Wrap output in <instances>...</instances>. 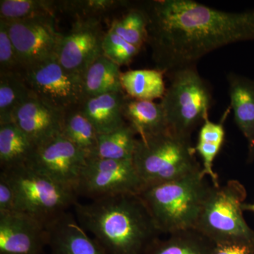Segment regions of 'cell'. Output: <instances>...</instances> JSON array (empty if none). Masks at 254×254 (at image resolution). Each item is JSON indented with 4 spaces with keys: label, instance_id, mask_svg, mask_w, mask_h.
<instances>
[{
    "label": "cell",
    "instance_id": "obj_32",
    "mask_svg": "<svg viewBox=\"0 0 254 254\" xmlns=\"http://www.w3.org/2000/svg\"><path fill=\"white\" fill-rule=\"evenodd\" d=\"M16 211L15 191L11 181L4 171L0 174V212Z\"/></svg>",
    "mask_w": 254,
    "mask_h": 254
},
{
    "label": "cell",
    "instance_id": "obj_21",
    "mask_svg": "<svg viewBox=\"0 0 254 254\" xmlns=\"http://www.w3.org/2000/svg\"><path fill=\"white\" fill-rule=\"evenodd\" d=\"M227 113L225 114L220 123H213L209 118L202 124L198 141L195 147V152L198 153L203 162L201 174L203 177H210L214 187L220 186L218 174L213 170V164L225 138V130L224 127Z\"/></svg>",
    "mask_w": 254,
    "mask_h": 254
},
{
    "label": "cell",
    "instance_id": "obj_2",
    "mask_svg": "<svg viewBox=\"0 0 254 254\" xmlns=\"http://www.w3.org/2000/svg\"><path fill=\"white\" fill-rule=\"evenodd\" d=\"M76 218L108 254H145L161 232L139 194L76 202Z\"/></svg>",
    "mask_w": 254,
    "mask_h": 254
},
{
    "label": "cell",
    "instance_id": "obj_20",
    "mask_svg": "<svg viewBox=\"0 0 254 254\" xmlns=\"http://www.w3.org/2000/svg\"><path fill=\"white\" fill-rule=\"evenodd\" d=\"M121 74L120 66L101 55L83 74L85 100L106 93L123 92Z\"/></svg>",
    "mask_w": 254,
    "mask_h": 254
},
{
    "label": "cell",
    "instance_id": "obj_10",
    "mask_svg": "<svg viewBox=\"0 0 254 254\" xmlns=\"http://www.w3.org/2000/svg\"><path fill=\"white\" fill-rule=\"evenodd\" d=\"M88 158L86 153L60 133L36 145L27 165L75 192Z\"/></svg>",
    "mask_w": 254,
    "mask_h": 254
},
{
    "label": "cell",
    "instance_id": "obj_33",
    "mask_svg": "<svg viewBox=\"0 0 254 254\" xmlns=\"http://www.w3.org/2000/svg\"><path fill=\"white\" fill-rule=\"evenodd\" d=\"M211 254H254V247L245 244H218Z\"/></svg>",
    "mask_w": 254,
    "mask_h": 254
},
{
    "label": "cell",
    "instance_id": "obj_9",
    "mask_svg": "<svg viewBox=\"0 0 254 254\" xmlns=\"http://www.w3.org/2000/svg\"><path fill=\"white\" fill-rule=\"evenodd\" d=\"M145 185L133 162L88 157L76 192L91 200L121 194H140Z\"/></svg>",
    "mask_w": 254,
    "mask_h": 254
},
{
    "label": "cell",
    "instance_id": "obj_4",
    "mask_svg": "<svg viewBox=\"0 0 254 254\" xmlns=\"http://www.w3.org/2000/svg\"><path fill=\"white\" fill-rule=\"evenodd\" d=\"M190 139L168 130L144 138H138L133 165L145 187L174 181L201 170Z\"/></svg>",
    "mask_w": 254,
    "mask_h": 254
},
{
    "label": "cell",
    "instance_id": "obj_29",
    "mask_svg": "<svg viewBox=\"0 0 254 254\" xmlns=\"http://www.w3.org/2000/svg\"><path fill=\"white\" fill-rule=\"evenodd\" d=\"M128 4L127 1L118 0H80L57 3L58 9L63 10L76 20H98L110 11Z\"/></svg>",
    "mask_w": 254,
    "mask_h": 254
},
{
    "label": "cell",
    "instance_id": "obj_5",
    "mask_svg": "<svg viewBox=\"0 0 254 254\" xmlns=\"http://www.w3.org/2000/svg\"><path fill=\"white\" fill-rule=\"evenodd\" d=\"M167 76L170 86L160 104L168 130L177 136L190 139L192 133L208 118L213 104L212 90L200 76L195 65L178 68Z\"/></svg>",
    "mask_w": 254,
    "mask_h": 254
},
{
    "label": "cell",
    "instance_id": "obj_17",
    "mask_svg": "<svg viewBox=\"0 0 254 254\" xmlns=\"http://www.w3.org/2000/svg\"><path fill=\"white\" fill-rule=\"evenodd\" d=\"M127 97L123 91L87 98L79 110L93 124L98 134L110 133L127 124L123 113Z\"/></svg>",
    "mask_w": 254,
    "mask_h": 254
},
{
    "label": "cell",
    "instance_id": "obj_22",
    "mask_svg": "<svg viewBox=\"0 0 254 254\" xmlns=\"http://www.w3.org/2000/svg\"><path fill=\"white\" fill-rule=\"evenodd\" d=\"M164 75L165 73L158 68L129 70L122 73L123 91L132 99L147 101L162 99L167 89Z\"/></svg>",
    "mask_w": 254,
    "mask_h": 254
},
{
    "label": "cell",
    "instance_id": "obj_23",
    "mask_svg": "<svg viewBox=\"0 0 254 254\" xmlns=\"http://www.w3.org/2000/svg\"><path fill=\"white\" fill-rule=\"evenodd\" d=\"M215 244L195 229L169 235L159 239L145 254H211Z\"/></svg>",
    "mask_w": 254,
    "mask_h": 254
},
{
    "label": "cell",
    "instance_id": "obj_28",
    "mask_svg": "<svg viewBox=\"0 0 254 254\" xmlns=\"http://www.w3.org/2000/svg\"><path fill=\"white\" fill-rule=\"evenodd\" d=\"M57 1L46 0H1L0 19L6 21L55 16Z\"/></svg>",
    "mask_w": 254,
    "mask_h": 254
},
{
    "label": "cell",
    "instance_id": "obj_13",
    "mask_svg": "<svg viewBox=\"0 0 254 254\" xmlns=\"http://www.w3.org/2000/svg\"><path fill=\"white\" fill-rule=\"evenodd\" d=\"M46 225L27 214L0 212V254H42L48 246Z\"/></svg>",
    "mask_w": 254,
    "mask_h": 254
},
{
    "label": "cell",
    "instance_id": "obj_11",
    "mask_svg": "<svg viewBox=\"0 0 254 254\" xmlns=\"http://www.w3.org/2000/svg\"><path fill=\"white\" fill-rule=\"evenodd\" d=\"M4 21L23 70L56 57L63 35L57 28L55 16Z\"/></svg>",
    "mask_w": 254,
    "mask_h": 254
},
{
    "label": "cell",
    "instance_id": "obj_27",
    "mask_svg": "<svg viewBox=\"0 0 254 254\" xmlns=\"http://www.w3.org/2000/svg\"><path fill=\"white\" fill-rule=\"evenodd\" d=\"M110 29L140 49L148 42V19L141 7L132 8L114 20Z\"/></svg>",
    "mask_w": 254,
    "mask_h": 254
},
{
    "label": "cell",
    "instance_id": "obj_6",
    "mask_svg": "<svg viewBox=\"0 0 254 254\" xmlns=\"http://www.w3.org/2000/svg\"><path fill=\"white\" fill-rule=\"evenodd\" d=\"M242 184L232 180L224 186L212 185L195 229L218 244L254 247V231L245 221L242 205L247 198Z\"/></svg>",
    "mask_w": 254,
    "mask_h": 254
},
{
    "label": "cell",
    "instance_id": "obj_8",
    "mask_svg": "<svg viewBox=\"0 0 254 254\" xmlns=\"http://www.w3.org/2000/svg\"><path fill=\"white\" fill-rule=\"evenodd\" d=\"M22 74L33 95L63 113L79 109L85 100L83 78L70 72L55 58L25 68Z\"/></svg>",
    "mask_w": 254,
    "mask_h": 254
},
{
    "label": "cell",
    "instance_id": "obj_30",
    "mask_svg": "<svg viewBox=\"0 0 254 254\" xmlns=\"http://www.w3.org/2000/svg\"><path fill=\"white\" fill-rule=\"evenodd\" d=\"M140 50L111 30L105 33L103 41V55L119 66L129 64Z\"/></svg>",
    "mask_w": 254,
    "mask_h": 254
},
{
    "label": "cell",
    "instance_id": "obj_15",
    "mask_svg": "<svg viewBox=\"0 0 254 254\" xmlns=\"http://www.w3.org/2000/svg\"><path fill=\"white\" fill-rule=\"evenodd\" d=\"M64 115L33 95L15 112L13 123L38 145L62 133Z\"/></svg>",
    "mask_w": 254,
    "mask_h": 254
},
{
    "label": "cell",
    "instance_id": "obj_24",
    "mask_svg": "<svg viewBox=\"0 0 254 254\" xmlns=\"http://www.w3.org/2000/svg\"><path fill=\"white\" fill-rule=\"evenodd\" d=\"M137 140L136 132L127 124L115 131L98 134L96 149L92 157L132 161Z\"/></svg>",
    "mask_w": 254,
    "mask_h": 254
},
{
    "label": "cell",
    "instance_id": "obj_18",
    "mask_svg": "<svg viewBox=\"0 0 254 254\" xmlns=\"http://www.w3.org/2000/svg\"><path fill=\"white\" fill-rule=\"evenodd\" d=\"M123 113L127 124L139 138H147L168 130L165 112L160 103L132 99L127 96Z\"/></svg>",
    "mask_w": 254,
    "mask_h": 254
},
{
    "label": "cell",
    "instance_id": "obj_26",
    "mask_svg": "<svg viewBox=\"0 0 254 254\" xmlns=\"http://www.w3.org/2000/svg\"><path fill=\"white\" fill-rule=\"evenodd\" d=\"M62 134L88 157L94 154L98 133L93 124L79 109L65 113Z\"/></svg>",
    "mask_w": 254,
    "mask_h": 254
},
{
    "label": "cell",
    "instance_id": "obj_34",
    "mask_svg": "<svg viewBox=\"0 0 254 254\" xmlns=\"http://www.w3.org/2000/svg\"><path fill=\"white\" fill-rule=\"evenodd\" d=\"M242 210H243V211H250L254 213V203H244L242 205Z\"/></svg>",
    "mask_w": 254,
    "mask_h": 254
},
{
    "label": "cell",
    "instance_id": "obj_25",
    "mask_svg": "<svg viewBox=\"0 0 254 254\" xmlns=\"http://www.w3.org/2000/svg\"><path fill=\"white\" fill-rule=\"evenodd\" d=\"M33 95L22 73L0 74V125L13 123L15 112Z\"/></svg>",
    "mask_w": 254,
    "mask_h": 254
},
{
    "label": "cell",
    "instance_id": "obj_3",
    "mask_svg": "<svg viewBox=\"0 0 254 254\" xmlns=\"http://www.w3.org/2000/svg\"><path fill=\"white\" fill-rule=\"evenodd\" d=\"M212 185L201 170L187 176L145 187L139 195L161 233L195 229Z\"/></svg>",
    "mask_w": 254,
    "mask_h": 254
},
{
    "label": "cell",
    "instance_id": "obj_16",
    "mask_svg": "<svg viewBox=\"0 0 254 254\" xmlns=\"http://www.w3.org/2000/svg\"><path fill=\"white\" fill-rule=\"evenodd\" d=\"M235 124L247 142V163L254 161V79L238 73L227 76Z\"/></svg>",
    "mask_w": 254,
    "mask_h": 254
},
{
    "label": "cell",
    "instance_id": "obj_19",
    "mask_svg": "<svg viewBox=\"0 0 254 254\" xmlns=\"http://www.w3.org/2000/svg\"><path fill=\"white\" fill-rule=\"evenodd\" d=\"M36 145L14 123L0 125L1 170L27 165Z\"/></svg>",
    "mask_w": 254,
    "mask_h": 254
},
{
    "label": "cell",
    "instance_id": "obj_12",
    "mask_svg": "<svg viewBox=\"0 0 254 254\" xmlns=\"http://www.w3.org/2000/svg\"><path fill=\"white\" fill-rule=\"evenodd\" d=\"M105 34L98 20H76L71 31L63 35L56 59L67 71L83 76L92 64L103 55Z\"/></svg>",
    "mask_w": 254,
    "mask_h": 254
},
{
    "label": "cell",
    "instance_id": "obj_14",
    "mask_svg": "<svg viewBox=\"0 0 254 254\" xmlns=\"http://www.w3.org/2000/svg\"><path fill=\"white\" fill-rule=\"evenodd\" d=\"M46 228L52 254H108L67 211L48 222Z\"/></svg>",
    "mask_w": 254,
    "mask_h": 254
},
{
    "label": "cell",
    "instance_id": "obj_31",
    "mask_svg": "<svg viewBox=\"0 0 254 254\" xmlns=\"http://www.w3.org/2000/svg\"><path fill=\"white\" fill-rule=\"evenodd\" d=\"M23 71L6 23L0 19V74L22 73Z\"/></svg>",
    "mask_w": 254,
    "mask_h": 254
},
{
    "label": "cell",
    "instance_id": "obj_1",
    "mask_svg": "<svg viewBox=\"0 0 254 254\" xmlns=\"http://www.w3.org/2000/svg\"><path fill=\"white\" fill-rule=\"evenodd\" d=\"M141 8L153 61L166 75L222 47L254 41V9L229 12L192 0L145 1Z\"/></svg>",
    "mask_w": 254,
    "mask_h": 254
},
{
    "label": "cell",
    "instance_id": "obj_7",
    "mask_svg": "<svg viewBox=\"0 0 254 254\" xmlns=\"http://www.w3.org/2000/svg\"><path fill=\"white\" fill-rule=\"evenodd\" d=\"M1 171L7 175L14 187L16 211L31 215L45 225L77 202L73 190L27 165Z\"/></svg>",
    "mask_w": 254,
    "mask_h": 254
}]
</instances>
